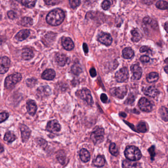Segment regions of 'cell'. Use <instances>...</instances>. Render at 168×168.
Returning <instances> with one entry per match:
<instances>
[{"mask_svg": "<svg viewBox=\"0 0 168 168\" xmlns=\"http://www.w3.org/2000/svg\"><path fill=\"white\" fill-rule=\"evenodd\" d=\"M19 3L29 8H32L35 7L36 0H16Z\"/></svg>", "mask_w": 168, "mask_h": 168, "instance_id": "83f0119b", "label": "cell"}, {"mask_svg": "<svg viewBox=\"0 0 168 168\" xmlns=\"http://www.w3.org/2000/svg\"><path fill=\"white\" fill-rule=\"evenodd\" d=\"M100 99L101 100L103 103H106L108 101V97L106 96V94H104V93H102L100 96Z\"/></svg>", "mask_w": 168, "mask_h": 168, "instance_id": "bcb514c9", "label": "cell"}, {"mask_svg": "<svg viewBox=\"0 0 168 168\" xmlns=\"http://www.w3.org/2000/svg\"><path fill=\"white\" fill-rule=\"evenodd\" d=\"M11 61L7 57L0 58V74H4L7 72L10 68Z\"/></svg>", "mask_w": 168, "mask_h": 168, "instance_id": "9c48e42d", "label": "cell"}, {"mask_svg": "<svg viewBox=\"0 0 168 168\" xmlns=\"http://www.w3.org/2000/svg\"><path fill=\"white\" fill-rule=\"evenodd\" d=\"M55 59L59 66H63L67 63L68 58L64 54L58 53L56 55Z\"/></svg>", "mask_w": 168, "mask_h": 168, "instance_id": "d6986e66", "label": "cell"}, {"mask_svg": "<svg viewBox=\"0 0 168 168\" xmlns=\"http://www.w3.org/2000/svg\"><path fill=\"white\" fill-rule=\"evenodd\" d=\"M122 55L126 59H130L134 55V52L130 47H127L122 51Z\"/></svg>", "mask_w": 168, "mask_h": 168, "instance_id": "d4e9b609", "label": "cell"}, {"mask_svg": "<svg viewBox=\"0 0 168 168\" xmlns=\"http://www.w3.org/2000/svg\"><path fill=\"white\" fill-rule=\"evenodd\" d=\"M69 3L72 8H75L79 6L81 0H69Z\"/></svg>", "mask_w": 168, "mask_h": 168, "instance_id": "8d00e7d4", "label": "cell"}, {"mask_svg": "<svg viewBox=\"0 0 168 168\" xmlns=\"http://www.w3.org/2000/svg\"><path fill=\"white\" fill-rule=\"evenodd\" d=\"M22 139L23 142H26L28 140L31 135V131L29 128L24 124H21L20 126Z\"/></svg>", "mask_w": 168, "mask_h": 168, "instance_id": "7c38bea8", "label": "cell"}, {"mask_svg": "<svg viewBox=\"0 0 168 168\" xmlns=\"http://www.w3.org/2000/svg\"><path fill=\"white\" fill-rule=\"evenodd\" d=\"M98 41L101 42L102 44L106 45V46H110L112 43V36L110 34L106 32H101L98 36Z\"/></svg>", "mask_w": 168, "mask_h": 168, "instance_id": "30bf717a", "label": "cell"}, {"mask_svg": "<svg viewBox=\"0 0 168 168\" xmlns=\"http://www.w3.org/2000/svg\"><path fill=\"white\" fill-rule=\"evenodd\" d=\"M159 114L163 121H168V108L162 107L159 110Z\"/></svg>", "mask_w": 168, "mask_h": 168, "instance_id": "f1b7e54d", "label": "cell"}, {"mask_svg": "<svg viewBox=\"0 0 168 168\" xmlns=\"http://www.w3.org/2000/svg\"><path fill=\"white\" fill-rule=\"evenodd\" d=\"M72 71L73 73L75 75H79L82 72V69L78 64H74L72 67Z\"/></svg>", "mask_w": 168, "mask_h": 168, "instance_id": "d6a6232c", "label": "cell"}, {"mask_svg": "<svg viewBox=\"0 0 168 168\" xmlns=\"http://www.w3.org/2000/svg\"><path fill=\"white\" fill-rule=\"evenodd\" d=\"M83 47L84 51L85 52V53L87 54L89 52V49H88V47H87V45L86 43H83Z\"/></svg>", "mask_w": 168, "mask_h": 168, "instance_id": "f907efd6", "label": "cell"}, {"mask_svg": "<svg viewBox=\"0 0 168 168\" xmlns=\"http://www.w3.org/2000/svg\"><path fill=\"white\" fill-rule=\"evenodd\" d=\"M56 73L53 69H47L42 74L41 77L46 80H52L55 77Z\"/></svg>", "mask_w": 168, "mask_h": 168, "instance_id": "ac0fdd59", "label": "cell"}, {"mask_svg": "<svg viewBox=\"0 0 168 168\" xmlns=\"http://www.w3.org/2000/svg\"><path fill=\"white\" fill-rule=\"evenodd\" d=\"M61 125L56 120H52L49 121L46 127V130L52 133L59 132L61 130Z\"/></svg>", "mask_w": 168, "mask_h": 168, "instance_id": "8fae6325", "label": "cell"}, {"mask_svg": "<svg viewBox=\"0 0 168 168\" xmlns=\"http://www.w3.org/2000/svg\"><path fill=\"white\" fill-rule=\"evenodd\" d=\"M165 29L167 32H168V23H166L165 25Z\"/></svg>", "mask_w": 168, "mask_h": 168, "instance_id": "f5cc1de1", "label": "cell"}, {"mask_svg": "<svg viewBox=\"0 0 168 168\" xmlns=\"http://www.w3.org/2000/svg\"><path fill=\"white\" fill-rule=\"evenodd\" d=\"M38 95L39 96L46 97L48 96L51 94V91L50 87L48 86H43L39 87L38 89Z\"/></svg>", "mask_w": 168, "mask_h": 168, "instance_id": "ffe728a7", "label": "cell"}, {"mask_svg": "<svg viewBox=\"0 0 168 168\" xmlns=\"http://www.w3.org/2000/svg\"><path fill=\"white\" fill-rule=\"evenodd\" d=\"M138 130L140 132L145 133L147 131V126L144 122H140L137 125Z\"/></svg>", "mask_w": 168, "mask_h": 168, "instance_id": "d590c367", "label": "cell"}, {"mask_svg": "<svg viewBox=\"0 0 168 168\" xmlns=\"http://www.w3.org/2000/svg\"><path fill=\"white\" fill-rule=\"evenodd\" d=\"M20 24L25 27H30L33 24V20L31 18L25 17L21 19Z\"/></svg>", "mask_w": 168, "mask_h": 168, "instance_id": "4dcf8cb0", "label": "cell"}, {"mask_svg": "<svg viewBox=\"0 0 168 168\" xmlns=\"http://www.w3.org/2000/svg\"><path fill=\"white\" fill-rule=\"evenodd\" d=\"M144 94L151 97H155L159 94V92L154 87L150 86L144 89Z\"/></svg>", "mask_w": 168, "mask_h": 168, "instance_id": "2e32d148", "label": "cell"}, {"mask_svg": "<svg viewBox=\"0 0 168 168\" xmlns=\"http://www.w3.org/2000/svg\"><path fill=\"white\" fill-rule=\"evenodd\" d=\"M117 81L120 83H124L127 81L129 78V72L127 67H123L118 71L115 74Z\"/></svg>", "mask_w": 168, "mask_h": 168, "instance_id": "8992f818", "label": "cell"}, {"mask_svg": "<svg viewBox=\"0 0 168 168\" xmlns=\"http://www.w3.org/2000/svg\"><path fill=\"white\" fill-rule=\"evenodd\" d=\"M134 99L133 98V96H129V97L127 99V104H129L132 103L134 102Z\"/></svg>", "mask_w": 168, "mask_h": 168, "instance_id": "681fc988", "label": "cell"}, {"mask_svg": "<svg viewBox=\"0 0 168 168\" xmlns=\"http://www.w3.org/2000/svg\"><path fill=\"white\" fill-rule=\"evenodd\" d=\"M149 60L150 59H149V57L146 55L142 56L140 58V61L143 63H148L149 62Z\"/></svg>", "mask_w": 168, "mask_h": 168, "instance_id": "f6af8a7d", "label": "cell"}, {"mask_svg": "<svg viewBox=\"0 0 168 168\" xmlns=\"http://www.w3.org/2000/svg\"><path fill=\"white\" fill-rule=\"evenodd\" d=\"M79 155L81 160L83 162L86 163V162L89 161L90 160V154L89 153V151L85 148L81 149L80 151Z\"/></svg>", "mask_w": 168, "mask_h": 168, "instance_id": "cb8c5ba5", "label": "cell"}, {"mask_svg": "<svg viewBox=\"0 0 168 168\" xmlns=\"http://www.w3.org/2000/svg\"><path fill=\"white\" fill-rule=\"evenodd\" d=\"M8 18L10 19H12V20H14V19H15L16 17V14L15 12L13 11H9L8 12Z\"/></svg>", "mask_w": 168, "mask_h": 168, "instance_id": "ee69618b", "label": "cell"}, {"mask_svg": "<svg viewBox=\"0 0 168 168\" xmlns=\"http://www.w3.org/2000/svg\"><path fill=\"white\" fill-rule=\"evenodd\" d=\"M77 94L80 97V98L86 101L88 105H93V97L90 90L88 89H83L79 90L77 93Z\"/></svg>", "mask_w": 168, "mask_h": 168, "instance_id": "5b68a950", "label": "cell"}, {"mask_svg": "<svg viewBox=\"0 0 168 168\" xmlns=\"http://www.w3.org/2000/svg\"><path fill=\"white\" fill-rule=\"evenodd\" d=\"M61 0H44L45 3L49 5H55L61 2Z\"/></svg>", "mask_w": 168, "mask_h": 168, "instance_id": "f35d334b", "label": "cell"}, {"mask_svg": "<svg viewBox=\"0 0 168 168\" xmlns=\"http://www.w3.org/2000/svg\"><path fill=\"white\" fill-rule=\"evenodd\" d=\"M165 63H167L168 65V58L166 59L165 60Z\"/></svg>", "mask_w": 168, "mask_h": 168, "instance_id": "9f6ffc18", "label": "cell"}, {"mask_svg": "<svg viewBox=\"0 0 168 168\" xmlns=\"http://www.w3.org/2000/svg\"><path fill=\"white\" fill-rule=\"evenodd\" d=\"M122 168H142L141 164L138 162L124 160L122 162Z\"/></svg>", "mask_w": 168, "mask_h": 168, "instance_id": "9a60e30c", "label": "cell"}, {"mask_svg": "<svg viewBox=\"0 0 168 168\" xmlns=\"http://www.w3.org/2000/svg\"><path fill=\"white\" fill-rule=\"evenodd\" d=\"M148 151H149V153H150V154H151V159L152 160H154V157L155 154V147L154 146H152V147H151V148H148Z\"/></svg>", "mask_w": 168, "mask_h": 168, "instance_id": "7bdbcfd3", "label": "cell"}, {"mask_svg": "<svg viewBox=\"0 0 168 168\" xmlns=\"http://www.w3.org/2000/svg\"><path fill=\"white\" fill-rule=\"evenodd\" d=\"M105 163V158L102 155H98L93 161V165L97 167H103Z\"/></svg>", "mask_w": 168, "mask_h": 168, "instance_id": "484cf974", "label": "cell"}, {"mask_svg": "<svg viewBox=\"0 0 168 168\" xmlns=\"http://www.w3.org/2000/svg\"><path fill=\"white\" fill-rule=\"evenodd\" d=\"M62 44L63 48L67 50H72L74 47V43L70 38L67 37H63L62 38Z\"/></svg>", "mask_w": 168, "mask_h": 168, "instance_id": "4fadbf2b", "label": "cell"}, {"mask_svg": "<svg viewBox=\"0 0 168 168\" xmlns=\"http://www.w3.org/2000/svg\"><path fill=\"white\" fill-rule=\"evenodd\" d=\"M65 19V14L63 10L56 8L50 11L46 16L47 23L51 26H57L62 24Z\"/></svg>", "mask_w": 168, "mask_h": 168, "instance_id": "6da1fadb", "label": "cell"}, {"mask_svg": "<svg viewBox=\"0 0 168 168\" xmlns=\"http://www.w3.org/2000/svg\"><path fill=\"white\" fill-rule=\"evenodd\" d=\"M159 79V75L157 73L151 72L148 75L147 80L148 83L156 82Z\"/></svg>", "mask_w": 168, "mask_h": 168, "instance_id": "f546056e", "label": "cell"}, {"mask_svg": "<svg viewBox=\"0 0 168 168\" xmlns=\"http://www.w3.org/2000/svg\"><path fill=\"white\" fill-rule=\"evenodd\" d=\"M34 56L32 50L29 48L23 49L22 52V58L24 60H30Z\"/></svg>", "mask_w": 168, "mask_h": 168, "instance_id": "7402d4cb", "label": "cell"}, {"mask_svg": "<svg viewBox=\"0 0 168 168\" xmlns=\"http://www.w3.org/2000/svg\"><path fill=\"white\" fill-rule=\"evenodd\" d=\"M104 130L100 127H96L92 133L90 139L95 144L101 143L104 140Z\"/></svg>", "mask_w": 168, "mask_h": 168, "instance_id": "277c9868", "label": "cell"}, {"mask_svg": "<svg viewBox=\"0 0 168 168\" xmlns=\"http://www.w3.org/2000/svg\"><path fill=\"white\" fill-rule=\"evenodd\" d=\"M56 158L59 162L62 165H65L67 161L66 154L63 150H60L57 152Z\"/></svg>", "mask_w": 168, "mask_h": 168, "instance_id": "603a6c76", "label": "cell"}, {"mask_svg": "<svg viewBox=\"0 0 168 168\" xmlns=\"http://www.w3.org/2000/svg\"><path fill=\"white\" fill-rule=\"evenodd\" d=\"M36 83V80L34 78L28 79L26 80V84L29 87H32L35 85Z\"/></svg>", "mask_w": 168, "mask_h": 168, "instance_id": "ab89813d", "label": "cell"}, {"mask_svg": "<svg viewBox=\"0 0 168 168\" xmlns=\"http://www.w3.org/2000/svg\"><path fill=\"white\" fill-rule=\"evenodd\" d=\"M120 115H121V116H122V117H126V116H127V115H126V114H125V113H121L120 114Z\"/></svg>", "mask_w": 168, "mask_h": 168, "instance_id": "11a10c76", "label": "cell"}, {"mask_svg": "<svg viewBox=\"0 0 168 168\" xmlns=\"http://www.w3.org/2000/svg\"><path fill=\"white\" fill-rule=\"evenodd\" d=\"M4 151V147H3V145H2L1 144H0V153L3 152Z\"/></svg>", "mask_w": 168, "mask_h": 168, "instance_id": "816d5d0a", "label": "cell"}, {"mask_svg": "<svg viewBox=\"0 0 168 168\" xmlns=\"http://www.w3.org/2000/svg\"><path fill=\"white\" fill-rule=\"evenodd\" d=\"M127 92V87L125 86L115 87L111 90V93L113 96H115L116 97L120 99L124 98L126 96Z\"/></svg>", "mask_w": 168, "mask_h": 168, "instance_id": "ba28073f", "label": "cell"}, {"mask_svg": "<svg viewBox=\"0 0 168 168\" xmlns=\"http://www.w3.org/2000/svg\"><path fill=\"white\" fill-rule=\"evenodd\" d=\"M90 75L92 77H94L96 76V70L94 68H92L90 70Z\"/></svg>", "mask_w": 168, "mask_h": 168, "instance_id": "7dc6e473", "label": "cell"}, {"mask_svg": "<svg viewBox=\"0 0 168 168\" xmlns=\"http://www.w3.org/2000/svg\"><path fill=\"white\" fill-rule=\"evenodd\" d=\"M109 151L113 156H117L118 154V151L115 143H111L109 147Z\"/></svg>", "mask_w": 168, "mask_h": 168, "instance_id": "e575fe53", "label": "cell"}, {"mask_svg": "<svg viewBox=\"0 0 168 168\" xmlns=\"http://www.w3.org/2000/svg\"><path fill=\"white\" fill-rule=\"evenodd\" d=\"M22 79L21 74L15 73L7 77L5 81V87L6 89H12L16 84L20 82Z\"/></svg>", "mask_w": 168, "mask_h": 168, "instance_id": "3957f363", "label": "cell"}, {"mask_svg": "<svg viewBox=\"0 0 168 168\" xmlns=\"http://www.w3.org/2000/svg\"><path fill=\"white\" fill-rule=\"evenodd\" d=\"M167 90H168V89H167Z\"/></svg>", "mask_w": 168, "mask_h": 168, "instance_id": "680465c9", "label": "cell"}, {"mask_svg": "<svg viewBox=\"0 0 168 168\" xmlns=\"http://www.w3.org/2000/svg\"><path fill=\"white\" fill-rule=\"evenodd\" d=\"M111 5V3L110 2L108 1V0H104L103 2H102V8L104 10H107L110 8Z\"/></svg>", "mask_w": 168, "mask_h": 168, "instance_id": "74e56055", "label": "cell"}, {"mask_svg": "<svg viewBox=\"0 0 168 168\" xmlns=\"http://www.w3.org/2000/svg\"><path fill=\"white\" fill-rule=\"evenodd\" d=\"M124 155L128 160L138 161L142 157V153L140 149L135 146H128L124 151Z\"/></svg>", "mask_w": 168, "mask_h": 168, "instance_id": "7a4b0ae2", "label": "cell"}, {"mask_svg": "<svg viewBox=\"0 0 168 168\" xmlns=\"http://www.w3.org/2000/svg\"><path fill=\"white\" fill-rule=\"evenodd\" d=\"M16 137L15 135L11 132H8L5 133L4 136V140L5 141L11 143L14 142L16 139Z\"/></svg>", "mask_w": 168, "mask_h": 168, "instance_id": "1f68e13d", "label": "cell"}, {"mask_svg": "<svg viewBox=\"0 0 168 168\" xmlns=\"http://www.w3.org/2000/svg\"><path fill=\"white\" fill-rule=\"evenodd\" d=\"M27 110L29 114L31 116H34L37 110V106L35 101L30 100L27 102Z\"/></svg>", "mask_w": 168, "mask_h": 168, "instance_id": "e0dca14e", "label": "cell"}, {"mask_svg": "<svg viewBox=\"0 0 168 168\" xmlns=\"http://www.w3.org/2000/svg\"><path fill=\"white\" fill-rule=\"evenodd\" d=\"M164 70L167 73V74H168V66L164 67Z\"/></svg>", "mask_w": 168, "mask_h": 168, "instance_id": "db71d44e", "label": "cell"}, {"mask_svg": "<svg viewBox=\"0 0 168 168\" xmlns=\"http://www.w3.org/2000/svg\"><path fill=\"white\" fill-rule=\"evenodd\" d=\"M140 51L141 52L143 53L145 52H148V51H150V49H149V48L147 47V46H142V47L140 48Z\"/></svg>", "mask_w": 168, "mask_h": 168, "instance_id": "c3c4849f", "label": "cell"}, {"mask_svg": "<svg viewBox=\"0 0 168 168\" xmlns=\"http://www.w3.org/2000/svg\"><path fill=\"white\" fill-rule=\"evenodd\" d=\"M37 142H38V144L42 148H44L47 146V142L45 140H43V139H38Z\"/></svg>", "mask_w": 168, "mask_h": 168, "instance_id": "b9f144b4", "label": "cell"}, {"mask_svg": "<svg viewBox=\"0 0 168 168\" xmlns=\"http://www.w3.org/2000/svg\"><path fill=\"white\" fill-rule=\"evenodd\" d=\"M30 34V30L24 29L19 31L15 35V38L18 41H23L26 39Z\"/></svg>", "mask_w": 168, "mask_h": 168, "instance_id": "44dd1931", "label": "cell"}, {"mask_svg": "<svg viewBox=\"0 0 168 168\" xmlns=\"http://www.w3.org/2000/svg\"><path fill=\"white\" fill-rule=\"evenodd\" d=\"M8 117H9V115L8 113L6 112L0 113V124L5 121V120H7Z\"/></svg>", "mask_w": 168, "mask_h": 168, "instance_id": "60d3db41", "label": "cell"}, {"mask_svg": "<svg viewBox=\"0 0 168 168\" xmlns=\"http://www.w3.org/2000/svg\"><path fill=\"white\" fill-rule=\"evenodd\" d=\"M156 6L161 10H167L168 8V3L164 1H159L156 3Z\"/></svg>", "mask_w": 168, "mask_h": 168, "instance_id": "836d02e7", "label": "cell"}, {"mask_svg": "<svg viewBox=\"0 0 168 168\" xmlns=\"http://www.w3.org/2000/svg\"><path fill=\"white\" fill-rule=\"evenodd\" d=\"M132 41L133 42H138L141 39L142 35L138 29H135L131 31Z\"/></svg>", "mask_w": 168, "mask_h": 168, "instance_id": "4316f807", "label": "cell"}, {"mask_svg": "<svg viewBox=\"0 0 168 168\" xmlns=\"http://www.w3.org/2000/svg\"><path fill=\"white\" fill-rule=\"evenodd\" d=\"M139 106L144 112H150L152 110V105L151 102L145 97H142L139 101Z\"/></svg>", "mask_w": 168, "mask_h": 168, "instance_id": "52a82bcc", "label": "cell"}, {"mask_svg": "<svg viewBox=\"0 0 168 168\" xmlns=\"http://www.w3.org/2000/svg\"><path fill=\"white\" fill-rule=\"evenodd\" d=\"M43 168V167H39V168Z\"/></svg>", "mask_w": 168, "mask_h": 168, "instance_id": "6f0895ef", "label": "cell"}, {"mask_svg": "<svg viewBox=\"0 0 168 168\" xmlns=\"http://www.w3.org/2000/svg\"><path fill=\"white\" fill-rule=\"evenodd\" d=\"M131 70L133 73V79L134 80L140 79L142 74V69L139 65H133L131 66Z\"/></svg>", "mask_w": 168, "mask_h": 168, "instance_id": "5bb4252c", "label": "cell"}]
</instances>
